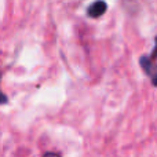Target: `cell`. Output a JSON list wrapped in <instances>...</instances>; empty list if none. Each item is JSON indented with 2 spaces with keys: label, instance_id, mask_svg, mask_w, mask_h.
<instances>
[{
  "label": "cell",
  "instance_id": "2",
  "mask_svg": "<svg viewBox=\"0 0 157 157\" xmlns=\"http://www.w3.org/2000/svg\"><path fill=\"white\" fill-rule=\"evenodd\" d=\"M106 8H108V6H106L105 2H97L90 6L88 10H87V14H88V17H91V18H99L101 15L105 14Z\"/></svg>",
  "mask_w": 157,
  "mask_h": 157
},
{
  "label": "cell",
  "instance_id": "4",
  "mask_svg": "<svg viewBox=\"0 0 157 157\" xmlns=\"http://www.w3.org/2000/svg\"><path fill=\"white\" fill-rule=\"evenodd\" d=\"M156 58H157V37H156V47H155V50H153V54H152L150 59H156Z\"/></svg>",
  "mask_w": 157,
  "mask_h": 157
},
{
  "label": "cell",
  "instance_id": "1",
  "mask_svg": "<svg viewBox=\"0 0 157 157\" xmlns=\"http://www.w3.org/2000/svg\"><path fill=\"white\" fill-rule=\"evenodd\" d=\"M139 62H141L142 69L146 72L147 76L152 78L153 86L157 87V63L153 62V59H150L149 57H142L139 59Z\"/></svg>",
  "mask_w": 157,
  "mask_h": 157
},
{
  "label": "cell",
  "instance_id": "5",
  "mask_svg": "<svg viewBox=\"0 0 157 157\" xmlns=\"http://www.w3.org/2000/svg\"><path fill=\"white\" fill-rule=\"evenodd\" d=\"M43 157H61L58 153H46Z\"/></svg>",
  "mask_w": 157,
  "mask_h": 157
},
{
  "label": "cell",
  "instance_id": "3",
  "mask_svg": "<svg viewBox=\"0 0 157 157\" xmlns=\"http://www.w3.org/2000/svg\"><path fill=\"white\" fill-rule=\"evenodd\" d=\"M7 101H8V99H7V97H6V95L3 94L2 91H0V103H6Z\"/></svg>",
  "mask_w": 157,
  "mask_h": 157
}]
</instances>
